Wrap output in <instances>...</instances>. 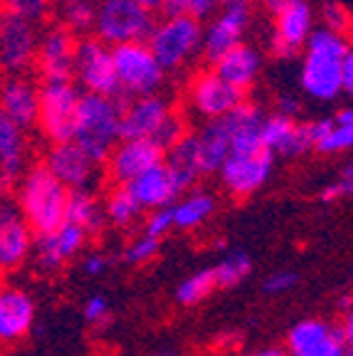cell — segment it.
Listing matches in <instances>:
<instances>
[{"instance_id": "1", "label": "cell", "mask_w": 353, "mask_h": 356, "mask_svg": "<svg viewBox=\"0 0 353 356\" xmlns=\"http://www.w3.org/2000/svg\"><path fill=\"white\" fill-rule=\"evenodd\" d=\"M15 198L17 208L35 235L57 233L67 222L69 188L44 163L28 168V173L17 184Z\"/></svg>"}, {"instance_id": "2", "label": "cell", "mask_w": 353, "mask_h": 356, "mask_svg": "<svg viewBox=\"0 0 353 356\" xmlns=\"http://www.w3.org/2000/svg\"><path fill=\"white\" fill-rule=\"evenodd\" d=\"M302 60V89L316 102H334L343 92L341 65L348 55L346 38L334 30L319 28L311 33L309 42L304 47Z\"/></svg>"}, {"instance_id": "3", "label": "cell", "mask_w": 353, "mask_h": 356, "mask_svg": "<svg viewBox=\"0 0 353 356\" xmlns=\"http://www.w3.org/2000/svg\"><path fill=\"white\" fill-rule=\"evenodd\" d=\"M126 99L101 95H82L77 114V129H74V144L82 146L94 161L106 163L114 149L122 141V117Z\"/></svg>"}, {"instance_id": "4", "label": "cell", "mask_w": 353, "mask_h": 356, "mask_svg": "<svg viewBox=\"0 0 353 356\" xmlns=\"http://www.w3.org/2000/svg\"><path fill=\"white\" fill-rule=\"evenodd\" d=\"M154 28V13L136 0H99L97 6L94 38H99L109 47L149 42Z\"/></svg>"}, {"instance_id": "5", "label": "cell", "mask_w": 353, "mask_h": 356, "mask_svg": "<svg viewBox=\"0 0 353 356\" xmlns=\"http://www.w3.org/2000/svg\"><path fill=\"white\" fill-rule=\"evenodd\" d=\"M203 33L205 28L195 17H163L156 22L149 47L163 70H181L203 52Z\"/></svg>"}, {"instance_id": "6", "label": "cell", "mask_w": 353, "mask_h": 356, "mask_svg": "<svg viewBox=\"0 0 353 356\" xmlns=\"http://www.w3.org/2000/svg\"><path fill=\"white\" fill-rule=\"evenodd\" d=\"M114 62L119 84H122V97H151L158 95L166 79V70L156 60L149 42H131L114 47Z\"/></svg>"}, {"instance_id": "7", "label": "cell", "mask_w": 353, "mask_h": 356, "mask_svg": "<svg viewBox=\"0 0 353 356\" xmlns=\"http://www.w3.org/2000/svg\"><path fill=\"white\" fill-rule=\"evenodd\" d=\"M82 95L72 82H44L40 87V124L52 144L74 141Z\"/></svg>"}, {"instance_id": "8", "label": "cell", "mask_w": 353, "mask_h": 356, "mask_svg": "<svg viewBox=\"0 0 353 356\" xmlns=\"http://www.w3.org/2000/svg\"><path fill=\"white\" fill-rule=\"evenodd\" d=\"M74 77H77V82L87 89L89 95L124 99L119 74H116L114 47L101 42L99 38L79 40L77 60H74Z\"/></svg>"}, {"instance_id": "9", "label": "cell", "mask_w": 353, "mask_h": 356, "mask_svg": "<svg viewBox=\"0 0 353 356\" xmlns=\"http://www.w3.org/2000/svg\"><path fill=\"white\" fill-rule=\"evenodd\" d=\"M186 99L195 114H200L208 122L227 117L235 106L243 104V92L227 84L215 70H200L188 82Z\"/></svg>"}, {"instance_id": "10", "label": "cell", "mask_w": 353, "mask_h": 356, "mask_svg": "<svg viewBox=\"0 0 353 356\" xmlns=\"http://www.w3.org/2000/svg\"><path fill=\"white\" fill-rule=\"evenodd\" d=\"M40 40H42V33L38 30L35 22L6 13L3 22H0V62H3V70L17 77L22 70L38 65Z\"/></svg>"}, {"instance_id": "11", "label": "cell", "mask_w": 353, "mask_h": 356, "mask_svg": "<svg viewBox=\"0 0 353 356\" xmlns=\"http://www.w3.org/2000/svg\"><path fill=\"white\" fill-rule=\"evenodd\" d=\"M44 166L50 168L69 191H94V186L99 184L101 166L74 141L52 144L44 156Z\"/></svg>"}, {"instance_id": "12", "label": "cell", "mask_w": 353, "mask_h": 356, "mask_svg": "<svg viewBox=\"0 0 353 356\" xmlns=\"http://www.w3.org/2000/svg\"><path fill=\"white\" fill-rule=\"evenodd\" d=\"M161 163H166V151L154 139L119 141L111 159L106 161V173L116 186H129Z\"/></svg>"}, {"instance_id": "13", "label": "cell", "mask_w": 353, "mask_h": 356, "mask_svg": "<svg viewBox=\"0 0 353 356\" xmlns=\"http://www.w3.org/2000/svg\"><path fill=\"white\" fill-rule=\"evenodd\" d=\"M314 33V10L309 0H287L274 15L272 52L277 57H294L306 47Z\"/></svg>"}, {"instance_id": "14", "label": "cell", "mask_w": 353, "mask_h": 356, "mask_svg": "<svg viewBox=\"0 0 353 356\" xmlns=\"http://www.w3.org/2000/svg\"><path fill=\"white\" fill-rule=\"evenodd\" d=\"M77 35L65 25H52L42 33L38 52V70L44 82H72L77 60Z\"/></svg>"}, {"instance_id": "15", "label": "cell", "mask_w": 353, "mask_h": 356, "mask_svg": "<svg viewBox=\"0 0 353 356\" xmlns=\"http://www.w3.org/2000/svg\"><path fill=\"white\" fill-rule=\"evenodd\" d=\"M249 25V6H230L215 13V17L205 25L203 33V52L200 55L210 62L217 65L227 52L243 44L245 30Z\"/></svg>"}, {"instance_id": "16", "label": "cell", "mask_w": 353, "mask_h": 356, "mask_svg": "<svg viewBox=\"0 0 353 356\" xmlns=\"http://www.w3.org/2000/svg\"><path fill=\"white\" fill-rule=\"evenodd\" d=\"M171 117H173V106L163 95L129 99L126 104H124L122 141L156 139L158 131L166 127V122Z\"/></svg>"}, {"instance_id": "17", "label": "cell", "mask_w": 353, "mask_h": 356, "mask_svg": "<svg viewBox=\"0 0 353 356\" xmlns=\"http://www.w3.org/2000/svg\"><path fill=\"white\" fill-rule=\"evenodd\" d=\"M274 168V154L272 151H260L252 156L230 154L225 166L220 168V181L232 195H249L260 191L267 184Z\"/></svg>"}, {"instance_id": "18", "label": "cell", "mask_w": 353, "mask_h": 356, "mask_svg": "<svg viewBox=\"0 0 353 356\" xmlns=\"http://www.w3.org/2000/svg\"><path fill=\"white\" fill-rule=\"evenodd\" d=\"M35 248V233L28 225L17 203L6 200L0 208V265L15 270L28 260Z\"/></svg>"}, {"instance_id": "19", "label": "cell", "mask_w": 353, "mask_h": 356, "mask_svg": "<svg viewBox=\"0 0 353 356\" xmlns=\"http://www.w3.org/2000/svg\"><path fill=\"white\" fill-rule=\"evenodd\" d=\"M262 146L272 154L281 156H302L306 151L316 149V141L311 136V124H299L281 114H270L262 124Z\"/></svg>"}, {"instance_id": "20", "label": "cell", "mask_w": 353, "mask_h": 356, "mask_svg": "<svg viewBox=\"0 0 353 356\" xmlns=\"http://www.w3.org/2000/svg\"><path fill=\"white\" fill-rule=\"evenodd\" d=\"M265 111L252 102H243L227 117H222L227 134H230V154L252 156L265 151V146H262V124H265Z\"/></svg>"}, {"instance_id": "21", "label": "cell", "mask_w": 353, "mask_h": 356, "mask_svg": "<svg viewBox=\"0 0 353 356\" xmlns=\"http://www.w3.org/2000/svg\"><path fill=\"white\" fill-rule=\"evenodd\" d=\"M3 117L10 119L22 131L40 124V87L28 77H8L3 84Z\"/></svg>"}, {"instance_id": "22", "label": "cell", "mask_w": 353, "mask_h": 356, "mask_svg": "<svg viewBox=\"0 0 353 356\" xmlns=\"http://www.w3.org/2000/svg\"><path fill=\"white\" fill-rule=\"evenodd\" d=\"M35 322V302L22 289L6 287L0 295V337L15 341L30 332Z\"/></svg>"}, {"instance_id": "23", "label": "cell", "mask_w": 353, "mask_h": 356, "mask_svg": "<svg viewBox=\"0 0 353 356\" xmlns=\"http://www.w3.org/2000/svg\"><path fill=\"white\" fill-rule=\"evenodd\" d=\"M136 200L144 206V211H161V208H171L176 206L173 200H178V188L173 184V176L168 171L166 163H161V166L151 168L149 173H144L141 178H136L133 184L126 186Z\"/></svg>"}, {"instance_id": "24", "label": "cell", "mask_w": 353, "mask_h": 356, "mask_svg": "<svg viewBox=\"0 0 353 356\" xmlns=\"http://www.w3.org/2000/svg\"><path fill=\"white\" fill-rule=\"evenodd\" d=\"M28 166V144L20 127L8 117H0V168H3V188L20 184Z\"/></svg>"}, {"instance_id": "25", "label": "cell", "mask_w": 353, "mask_h": 356, "mask_svg": "<svg viewBox=\"0 0 353 356\" xmlns=\"http://www.w3.org/2000/svg\"><path fill=\"white\" fill-rule=\"evenodd\" d=\"M217 74L225 79L227 84H232L235 89L245 92L247 87H252L257 74L262 70V55L260 50H254L249 44H240L232 52H227L217 65H213Z\"/></svg>"}, {"instance_id": "26", "label": "cell", "mask_w": 353, "mask_h": 356, "mask_svg": "<svg viewBox=\"0 0 353 356\" xmlns=\"http://www.w3.org/2000/svg\"><path fill=\"white\" fill-rule=\"evenodd\" d=\"M198 156H200V173H220V168L225 166L227 156L232 151L230 134L222 119L208 122L198 134Z\"/></svg>"}, {"instance_id": "27", "label": "cell", "mask_w": 353, "mask_h": 356, "mask_svg": "<svg viewBox=\"0 0 353 356\" xmlns=\"http://www.w3.org/2000/svg\"><path fill=\"white\" fill-rule=\"evenodd\" d=\"M67 222L79 225L87 235H99L109 220H106V208L97 200L94 191H69Z\"/></svg>"}, {"instance_id": "28", "label": "cell", "mask_w": 353, "mask_h": 356, "mask_svg": "<svg viewBox=\"0 0 353 356\" xmlns=\"http://www.w3.org/2000/svg\"><path fill=\"white\" fill-rule=\"evenodd\" d=\"M215 213V198L205 191H193L188 198L178 200L173 206V218H176V228L190 230L198 228Z\"/></svg>"}, {"instance_id": "29", "label": "cell", "mask_w": 353, "mask_h": 356, "mask_svg": "<svg viewBox=\"0 0 353 356\" xmlns=\"http://www.w3.org/2000/svg\"><path fill=\"white\" fill-rule=\"evenodd\" d=\"M104 208H106V220L111 225H116V228H129L144 213V206L138 203L136 195L126 186H116L109 193V198H106Z\"/></svg>"}, {"instance_id": "30", "label": "cell", "mask_w": 353, "mask_h": 356, "mask_svg": "<svg viewBox=\"0 0 353 356\" xmlns=\"http://www.w3.org/2000/svg\"><path fill=\"white\" fill-rule=\"evenodd\" d=\"M334 327L331 324L321 322V319H304V322L294 324L287 334V346L292 351V356L304 354L306 349L316 346L319 341H324L326 337H331Z\"/></svg>"}, {"instance_id": "31", "label": "cell", "mask_w": 353, "mask_h": 356, "mask_svg": "<svg viewBox=\"0 0 353 356\" xmlns=\"http://www.w3.org/2000/svg\"><path fill=\"white\" fill-rule=\"evenodd\" d=\"M217 287V277H215V267H205L200 273L186 277L176 289V302L183 307H193L198 302L208 300L213 295V289Z\"/></svg>"}, {"instance_id": "32", "label": "cell", "mask_w": 353, "mask_h": 356, "mask_svg": "<svg viewBox=\"0 0 353 356\" xmlns=\"http://www.w3.org/2000/svg\"><path fill=\"white\" fill-rule=\"evenodd\" d=\"M57 15H60V25H65L69 33L89 38V33H94V22H97V6H89V3H57Z\"/></svg>"}, {"instance_id": "33", "label": "cell", "mask_w": 353, "mask_h": 356, "mask_svg": "<svg viewBox=\"0 0 353 356\" xmlns=\"http://www.w3.org/2000/svg\"><path fill=\"white\" fill-rule=\"evenodd\" d=\"M252 273V260L245 250H232L215 265V277L220 289L238 287L247 275Z\"/></svg>"}, {"instance_id": "34", "label": "cell", "mask_w": 353, "mask_h": 356, "mask_svg": "<svg viewBox=\"0 0 353 356\" xmlns=\"http://www.w3.org/2000/svg\"><path fill=\"white\" fill-rule=\"evenodd\" d=\"M35 265H38L40 273L44 275H55L62 265H65V255H62L60 245H57L55 233L50 235H35Z\"/></svg>"}, {"instance_id": "35", "label": "cell", "mask_w": 353, "mask_h": 356, "mask_svg": "<svg viewBox=\"0 0 353 356\" xmlns=\"http://www.w3.org/2000/svg\"><path fill=\"white\" fill-rule=\"evenodd\" d=\"M3 3H6V13L25 17V20L38 25L50 15L52 3H57V0H3Z\"/></svg>"}, {"instance_id": "36", "label": "cell", "mask_w": 353, "mask_h": 356, "mask_svg": "<svg viewBox=\"0 0 353 356\" xmlns=\"http://www.w3.org/2000/svg\"><path fill=\"white\" fill-rule=\"evenodd\" d=\"M321 22H324L326 30H334V33L343 35V38H346L348 30L353 28L351 13H348L346 6L338 3V0H326L324 6H321Z\"/></svg>"}, {"instance_id": "37", "label": "cell", "mask_w": 353, "mask_h": 356, "mask_svg": "<svg viewBox=\"0 0 353 356\" xmlns=\"http://www.w3.org/2000/svg\"><path fill=\"white\" fill-rule=\"evenodd\" d=\"M55 238H57V245H60L62 255H65V260H69V257H74L79 250H82L89 235L84 233L79 225H74V222H65V225L55 233Z\"/></svg>"}, {"instance_id": "38", "label": "cell", "mask_w": 353, "mask_h": 356, "mask_svg": "<svg viewBox=\"0 0 353 356\" xmlns=\"http://www.w3.org/2000/svg\"><path fill=\"white\" fill-rule=\"evenodd\" d=\"M161 250V240L149 238V235H141L133 243H129V248L124 250V262L129 265H144V262L154 260Z\"/></svg>"}, {"instance_id": "39", "label": "cell", "mask_w": 353, "mask_h": 356, "mask_svg": "<svg viewBox=\"0 0 353 356\" xmlns=\"http://www.w3.org/2000/svg\"><path fill=\"white\" fill-rule=\"evenodd\" d=\"M299 356H348V341H346V332L343 327H334L331 337H326L324 341H319L316 346L306 349Z\"/></svg>"}, {"instance_id": "40", "label": "cell", "mask_w": 353, "mask_h": 356, "mask_svg": "<svg viewBox=\"0 0 353 356\" xmlns=\"http://www.w3.org/2000/svg\"><path fill=\"white\" fill-rule=\"evenodd\" d=\"M321 154H343V151H353V124H336L334 131L316 146Z\"/></svg>"}, {"instance_id": "41", "label": "cell", "mask_w": 353, "mask_h": 356, "mask_svg": "<svg viewBox=\"0 0 353 356\" xmlns=\"http://www.w3.org/2000/svg\"><path fill=\"white\" fill-rule=\"evenodd\" d=\"M171 228H176V218H173V206L161 208V211H151V216L144 222V235L149 238H166L171 233Z\"/></svg>"}, {"instance_id": "42", "label": "cell", "mask_w": 353, "mask_h": 356, "mask_svg": "<svg viewBox=\"0 0 353 356\" xmlns=\"http://www.w3.org/2000/svg\"><path fill=\"white\" fill-rule=\"evenodd\" d=\"M188 136V131H186V124H183V119L178 117V114H173L171 119L166 122V127L161 129L158 131V136H156V144L161 146L163 151H168V149H173V146L178 144V141H183Z\"/></svg>"}, {"instance_id": "43", "label": "cell", "mask_w": 353, "mask_h": 356, "mask_svg": "<svg viewBox=\"0 0 353 356\" xmlns=\"http://www.w3.org/2000/svg\"><path fill=\"white\" fill-rule=\"evenodd\" d=\"M230 6H252V0H190V17L203 20L210 17L217 8H230Z\"/></svg>"}, {"instance_id": "44", "label": "cell", "mask_w": 353, "mask_h": 356, "mask_svg": "<svg viewBox=\"0 0 353 356\" xmlns=\"http://www.w3.org/2000/svg\"><path fill=\"white\" fill-rule=\"evenodd\" d=\"M297 273L292 270H281V273H274L262 282V292L265 295H284L287 289H292L297 284Z\"/></svg>"}, {"instance_id": "45", "label": "cell", "mask_w": 353, "mask_h": 356, "mask_svg": "<svg viewBox=\"0 0 353 356\" xmlns=\"http://www.w3.org/2000/svg\"><path fill=\"white\" fill-rule=\"evenodd\" d=\"M82 314H84V322L94 324V327H97V324L109 322V302H106L104 297H99V295L89 297V300L84 302Z\"/></svg>"}, {"instance_id": "46", "label": "cell", "mask_w": 353, "mask_h": 356, "mask_svg": "<svg viewBox=\"0 0 353 356\" xmlns=\"http://www.w3.org/2000/svg\"><path fill=\"white\" fill-rule=\"evenodd\" d=\"M111 267V260L104 255H89L87 260H84V273L92 275V277H99V275H104L106 270Z\"/></svg>"}, {"instance_id": "47", "label": "cell", "mask_w": 353, "mask_h": 356, "mask_svg": "<svg viewBox=\"0 0 353 356\" xmlns=\"http://www.w3.org/2000/svg\"><path fill=\"white\" fill-rule=\"evenodd\" d=\"M163 17H190V0H166Z\"/></svg>"}, {"instance_id": "48", "label": "cell", "mask_w": 353, "mask_h": 356, "mask_svg": "<svg viewBox=\"0 0 353 356\" xmlns=\"http://www.w3.org/2000/svg\"><path fill=\"white\" fill-rule=\"evenodd\" d=\"M341 79H343V92L353 95V50H348V55L343 57L341 65Z\"/></svg>"}, {"instance_id": "49", "label": "cell", "mask_w": 353, "mask_h": 356, "mask_svg": "<svg viewBox=\"0 0 353 356\" xmlns=\"http://www.w3.org/2000/svg\"><path fill=\"white\" fill-rule=\"evenodd\" d=\"M277 114L294 119L299 114V102L294 99V97H279V99H277Z\"/></svg>"}, {"instance_id": "50", "label": "cell", "mask_w": 353, "mask_h": 356, "mask_svg": "<svg viewBox=\"0 0 353 356\" xmlns=\"http://www.w3.org/2000/svg\"><path fill=\"white\" fill-rule=\"evenodd\" d=\"M338 186H341V191H343V195H346V198H353V159L341 168Z\"/></svg>"}, {"instance_id": "51", "label": "cell", "mask_w": 353, "mask_h": 356, "mask_svg": "<svg viewBox=\"0 0 353 356\" xmlns=\"http://www.w3.org/2000/svg\"><path fill=\"white\" fill-rule=\"evenodd\" d=\"M338 198H343V191H341V186H338V181L321 191V200H324V203H331V200H338Z\"/></svg>"}, {"instance_id": "52", "label": "cell", "mask_w": 353, "mask_h": 356, "mask_svg": "<svg viewBox=\"0 0 353 356\" xmlns=\"http://www.w3.org/2000/svg\"><path fill=\"white\" fill-rule=\"evenodd\" d=\"M343 332H346V341H348V349H353V309H348L343 314Z\"/></svg>"}, {"instance_id": "53", "label": "cell", "mask_w": 353, "mask_h": 356, "mask_svg": "<svg viewBox=\"0 0 353 356\" xmlns=\"http://www.w3.org/2000/svg\"><path fill=\"white\" fill-rule=\"evenodd\" d=\"M334 122H336V124H353V106L338 109L336 114H334Z\"/></svg>"}, {"instance_id": "54", "label": "cell", "mask_w": 353, "mask_h": 356, "mask_svg": "<svg viewBox=\"0 0 353 356\" xmlns=\"http://www.w3.org/2000/svg\"><path fill=\"white\" fill-rule=\"evenodd\" d=\"M136 3H141V6L146 8V10H163V6H166V0H136Z\"/></svg>"}, {"instance_id": "55", "label": "cell", "mask_w": 353, "mask_h": 356, "mask_svg": "<svg viewBox=\"0 0 353 356\" xmlns=\"http://www.w3.org/2000/svg\"><path fill=\"white\" fill-rule=\"evenodd\" d=\"M287 0H265V6H267V10L272 13V15H277V13L281 10V6H284Z\"/></svg>"}, {"instance_id": "56", "label": "cell", "mask_w": 353, "mask_h": 356, "mask_svg": "<svg viewBox=\"0 0 353 356\" xmlns=\"http://www.w3.org/2000/svg\"><path fill=\"white\" fill-rule=\"evenodd\" d=\"M252 356H287L281 349H265V351H260V354H252Z\"/></svg>"}, {"instance_id": "57", "label": "cell", "mask_w": 353, "mask_h": 356, "mask_svg": "<svg viewBox=\"0 0 353 356\" xmlns=\"http://www.w3.org/2000/svg\"><path fill=\"white\" fill-rule=\"evenodd\" d=\"M149 356H178V354H176V349H158V351H154V354H149Z\"/></svg>"}, {"instance_id": "58", "label": "cell", "mask_w": 353, "mask_h": 356, "mask_svg": "<svg viewBox=\"0 0 353 356\" xmlns=\"http://www.w3.org/2000/svg\"><path fill=\"white\" fill-rule=\"evenodd\" d=\"M57 3H89V6H99V0H57Z\"/></svg>"}, {"instance_id": "59", "label": "cell", "mask_w": 353, "mask_h": 356, "mask_svg": "<svg viewBox=\"0 0 353 356\" xmlns=\"http://www.w3.org/2000/svg\"><path fill=\"white\" fill-rule=\"evenodd\" d=\"M348 356H353V349H348Z\"/></svg>"}]
</instances>
